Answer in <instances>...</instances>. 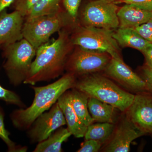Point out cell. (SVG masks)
Returning a JSON list of instances; mask_svg holds the SVG:
<instances>
[{
  "instance_id": "8",
  "label": "cell",
  "mask_w": 152,
  "mask_h": 152,
  "mask_svg": "<svg viewBox=\"0 0 152 152\" xmlns=\"http://www.w3.org/2000/svg\"><path fill=\"white\" fill-rule=\"evenodd\" d=\"M112 57L106 52L84 49L74 46L66 63L67 72L77 77L104 70Z\"/></svg>"
},
{
  "instance_id": "28",
  "label": "cell",
  "mask_w": 152,
  "mask_h": 152,
  "mask_svg": "<svg viewBox=\"0 0 152 152\" xmlns=\"http://www.w3.org/2000/svg\"><path fill=\"white\" fill-rule=\"evenodd\" d=\"M121 3L132 5L143 10L152 11V0H121L116 4Z\"/></svg>"
},
{
  "instance_id": "10",
  "label": "cell",
  "mask_w": 152,
  "mask_h": 152,
  "mask_svg": "<svg viewBox=\"0 0 152 152\" xmlns=\"http://www.w3.org/2000/svg\"><path fill=\"white\" fill-rule=\"evenodd\" d=\"M126 113L128 118L139 131L144 134L152 133V96L135 95Z\"/></svg>"
},
{
  "instance_id": "14",
  "label": "cell",
  "mask_w": 152,
  "mask_h": 152,
  "mask_svg": "<svg viewBox=\"0 0 152 152\" xmlns=\"http://www.w3.org/2000/svg\"><path fill=\"white\" fill-rule=\"evenodd\" d=\"M58 104L67 125L68 129L76 138L84 137L87 127L79 118L72 104L70 91H66L59 98Z\"/></svg>"
},
{
  "instance_id": "29",
  "label": "cell",
  "mask_w": 152,
  "mask_h": 152,
  "mask_svg": "<svg viewBox=\"0 0 152 152\" xmlns=\"http://www.w3.org/2000/svg\"><path fill=\"white\" fill-rule=\"evenodd\" d=\"M143 74L148 90L152 91V69L146 67L143 70Z\"/></svg>"
},
{
  "instance_id": "4",
  "label": "cell",
  "mask_w": 152,
  "mask_h": 152,
  "mask_svg": "<svg viewBox=\"0 0 152 152\" xmlns=\"http://www.w3.org/2000/svg\"><path fill=\"white\" fill-rule=\"evenodd\" d=\"M4 58L3 68L15 86L23 83L36 56V49L25 39L1 47Z\"/></svg>"
},
{
  "instance_id": "24",
  "label": "cell",
  "mask_w": 152,
  "mask_h": 152,
  "mask_svg": "<svg viewBox=\"0 0 152 152\" xmlns=\"http://www.w3.org/2000/svg\"><path fill=\"white\" fill-rule=\"evenodd\" d=\"M39 0H15L12 6L14 10L18 11L24 18Z\"/></svg>"
},
{
  "instance_id": "1",
  "label": "cell",
  "mask_w": 152,
  "mask_h": 152,
  "mask_svg": "<svg viewBox=\"0 0 152 152\" xmlns=\"http://www.w3.org/2000/svg\"><path fill=\"white\" fill-rule=\"evenodd\" d=\"M72 29L73 28H63L58 32L57 39L37 49L24 84L34 86L39 82L50 81L62 75L68 57L74 48L70 39Z\"/></svg>"
},
{
  "instance_id": "16",
  "label": "cell",
  "mask_w": 152,
  "mask_h": 152,
  "mask_svg": "<svg viewBox=\"0 0 152 152\" xmlns=\"http://www.w3.org/2000/svg\"><path fill=\"white\" fill-rule=\"evenodd\" d=\"M113 36L120 47L132 48L142 53L150 43L131 28H118L114 30Z\"/></svg>"
},
{
  "instance_id": "21",
  "label": "cell",
  "mask_w": 152,
  "mask_h": 152,
  "mask_svg": "<svg viewBox=\"0 0 152 152\" xmlns=\"http://www.w3.org/2000/svg\"><path fill=\"white\" fill-rule=\"evenodd\" d=\"M61 0H39L30 10L25 20L50 15L63 10Z\"/></svg>"
},
{
  "instance_id": "6",
  "label": "cell",
  "mask_w": 152,
  "mask_h": 152,
  "mask_svg": "<svg viewBox=\"0 0 152 152\" xmlns=\"http://www.w3.org/2000/svg\"><path fill=\"white\" fill-rule=\"evenodd\" d=\"M113 30L85 27L77 24L73 28L70 39L74 46L106 52L112 58H122L120 46L113 36Z\"/></svg>"
},
{
  "instance_id": "13",
  "label": "cell",
  "mask_w": 152,
  "mask_h": 152,
  "mask_svg": "<svg viewBox=\"0 0 152 152\" xmlns=\"http://www.w3.org/2000/svg\"><path fill=\"white\" fill-rule=\"evenodd\" d=\"M24 17L18 11L11 13L7 9L0 13V47L13 43L23 39Z\"/></svg>"
},
{
  "instance_id": "18",
  "label": "cell",
  "mask_w": 152,
  "mask_h": 152,
  "mask_svg": "<svg viewBox=\"0 0 152 152\" xmlns=\"http://www.w3.org/2000/svg\"><path fill=\"white\" fill-rule=\"evenodd\" d=\"M72 134L68 128L62 127L52 133L48 138L38 143L34 152H61L62 145Z\"/></svg>"
},
{
  "instance_id": "11",
  "label": "cell",
  "mask_w": 152,
  "mask_h": 152,
  "mask_svg": "<svg viewBox=\"0 0 152 152\" xmlns=\"http://www.w3.org/2000/svg\"><path fill=\"white\" fill-rule=\"evenodd\" d=\"M104 71L110 77L129 89L137 91L148 90L145 81L133 72L122 58H112Z\"/></svg>"
},
{
  "instance_id": "7",
  "label": "cell",
  "mask_w": 152,
  "mask_h": 152,
  "mask_svg": "<svg viewBox=\"0 0 152 152\" xmlns=\"http://www.w3.org/2000/svg\"><path fill=\"white\" fill-rule=\"evenodd\" d=\"M118 7L114 3L107 0H92L78 14L80 26L115 30L119 27Z\"/></svg>"
},
{
  "instance_id": "2",
  "label": "cell",
  "mask_w": 152,
  "mask_h": 152,
  "mask_svg": "<svg viewBox=\"0 0 152 152\" xmlns=\"http://www.w3.org/2000/svg\"><path fill=\"white\" fill-rule=\"evenodd\" d=\"M76 77L67 72L58 80L47 86H32L35 96L32 104L26 109L14 111L11 115L13 124L21 130H28L41 114L49 110L60 97L75 86Z\"/></svg>"
},
{
  "instance_id": "15",
  "label": "cell",
  "mask_w": 152,
  "mask_h": 152,
  "mask_svg": "<svg viewBox=\"0 0 152 152\" xmlns=\"http://www.w3.org/2000/svg\"><path fill=\"white\" fill-rule=\"evenodd\" d=\"M119 28H134L152 19V11L147 10L125 4L117 13Z\"/></svg>"
},
{
  "instance_id": "20",
  "label": "cell",
  "mask_w": 152,
  "mask_h": 152,
  "mask_svg": "<svg viewBox=\"0 0 152 152\" xmlns=\"http://www.w3.org/2000/svg\"><path fill=\"white\" fill-rule=\"evenodd\" d=\"M115 129V125L113 123L92 124L87 127L85 139L94 140L104 144L111 137Z\"/></svg>"
},
{
  "instance_id": "26",
  "label": "cell",
  "mask_w": 152,
  "mask_h": 152,
  "mask_svg": "<svg viewBox=\"0 0 152 152\" xmlns=\"http://www.w3.org/2000/svg\"><path fill=\"white\" fill-rule=\"evenodd\" d=\"M133 29L146 40L152 43V19Z\"/></svg>"
},
{
  "instance_id": "30",
  "label": "cell",
  "mask_w": 152,
  "mask_h": 152,
  "mask_svg": "<svg viewBox=\"0 0 152 152\" xmlns=\"http://www.w3.org/2000/svg\"><path fill=\"white\" fill-rule=\"evenodd\" d=\"M145 57L146 66L152 69V43H150L142 52Z\"/></svg>"
},
{
  "instance_id": "25",
  "label": "cell",
  "mask_w": 152,
  "mask_h": 152,
  "mask_svg": "<svg viewBox=\"0 0 152 152\" xmlns=\"http://www.w3.org/2000/svg\"><path fill=\"white\" fill-rule=\"evenodd\" d=\"M82 1V0H63L64 10L75 22H77L79 9Z\"/></svg>"
},
{
  "instance_id": "32",
  "label": "cell",
  "mask_w": 152,
  "mask_h": 152,
  "mask_svg": "<svg viewBox=\"0 0 152 152\" xmlns=\"http://www.w3.org/2000/svg\"><path fill=\"white\" fill-rule=\"evenodd\" d=\"M108 1L110 2L114 3L115 4H116L118 2L121 1V0H107Z\"/></svg>"
},
{
  "instance_id": "31",
  "label": "cell",
  "mask_w": 152,
  "mask_h": 152,
  "mask_svg": "<svg viewBox=\"0 0 152 152\" xmlns=\"http://www.w3.org/2000/svg\"><path fill=\"white\" fill-rule=\"evenodd\" d=\"M15 0H0V13L12 5Z\"/></svg>"
},
{
  "instance_id": "12",
  "label": "cell",
  "mask_w": 152,
  "mask_h": 152,
  "mask_svg": "<svg viewBox=\"0 0 152 152\" xmlns=\"http://www.w3.org/2000/svg\"><path fill=\"white\" fill-rule=\"evenodd\" d=\"M145 134L139 131L127 117L121 121L104 151L107 152H128L134 140Z\"/></svg>"
},
{
  "instance_id": "5",
  "label": "cell",
  "mask_w": 152,
  "mask_h": 152,
  "mask_svg": "<svg viewBox=\"0 0 152 152\" xmlns=\"http://www.w3.org/2000/svg\"><path fill=\"white\" fill-rule=\"evenodd\" d=\"M64 10L57 13L25 20L23 37L37 49L48 42L52 35L77 24Z\"/></svg>"
},
{
  "instance_id": "22",
  "label": "cell",
  "mask_w": 152,
  "mask_h": 152,
  "mask_svg": "<svg viewBox=\"0 0 152 152\" xmlns=\"http://www.w3.org/2000/svg\"><path fill=\"white\" fill-rule=\"evenodd\" d=\"M10 133L5 127L4 114L0 109V138L7 145L10 152L26 151V148L16 146L15 144L10 138Z\"/></svg>"
},
{
  "instance_id": "19",
  "label": "cell",
  "mask_w": 152,
  "mask_h": 152,
  "mask_svg": "<svg viewBox=\"0 0 152 152\" xmlns=\"http://www.w3.org/2000/svg\"><path fill=\"white\" fill-rule=\"evenodd\" d=\"M70 91L72 104L76 113L82 122L88 126L94 122L88 108V97L75 88Z\"/></svg>"
},
{
  "instance_id": "27",
  "label": "cell",
  "mask_w": 152,
  "mask_h": 152,
  "mask_svg": "<svg viewBox=\"0 0 152 152\" xmlns=\"http://www.w3.org/2000/svg\"><path fill=\"white\" fill-rule=\"evenodd\" d=\"M102 144L99 142L92 140H85L81 144L78 152H97L100 149Z\"/></svg>"
},
{
  "instance_id": "3",
  "label": "cell",
  "mask_w": 152,
  "mask_h": 152,
  "mask_svg": "<svg viewBox=\"0 0 152 152\" xmlns=\"http://www.w3.org/2000/svg\"><path fill=\"white\" fill-rule=\"evenodd\" d=\"M74 88L88 97L95 98L123 112L126 111L135 96L118 86L110 79L97 74L80 77L76 80Z\"/></svg>"
},
{
  "instance_id": "23",
  "label": "cell",
  "mask_w": 152,
  "mask_h": 152,
  "mask_svg": "<svg viewBox=\"0 0 152 152\" xmlns=\"http://www.w3.org/2000/svg\"><path fill=\"white\" fill-rule=\"evenodd\" d=\"M1 49V47H0ZM0 100L4 101L8 104L15 105L22 108L25 107L24 104L20 96L15 93L3 88L0 85Z\"/></svg>"
},
{
  "instance_id": "17",
  "label": "cell",
  "mask_w": 152,
  "mask_h": 152,
  "mask_svg": "<svg viewBox=\"0 0 152 152\" xmlns=\"http://www.w3.org/2000/svg\"><path fill=\"white\" fill-rule=\"evenodd\" d=\"M88 105L89 112L94 122L114 124L118 109L92 97H88Z\"/></svg>"
},
{
  "instance_id": "9",
  "label": "cell",
  "mask_w": 152,
  "mask_h": 152,
  "mask_svg": "<svg viewBox=\"0 0 152 152\" xmlns=\"http://www.w3.org/2000/svg\"><path fill=\"white\" fill-rule=\"evenodd\" d=\"M66 124L58 102L48 112L41 114L28 129V135L33 143L43 141L60 128Z\"/></svg>"
}]
</instances>
